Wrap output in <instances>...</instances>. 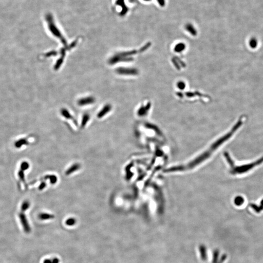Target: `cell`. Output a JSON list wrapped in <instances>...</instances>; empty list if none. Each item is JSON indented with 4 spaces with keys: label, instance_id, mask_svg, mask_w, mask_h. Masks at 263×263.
Returning <instances> with one entry per match:
<instances>
[{
    "label": "cell",
    "instance_id": "6da1fadb",
    "mask_svg": "<svg viewBox=\"0 0 263 263\" xmlns=\"http://www.w3.org/2000/svg\"><path fill=\"white\" fill-rule=\"evenodd\" d=\"M242 123V120H240L233 127L231 131L215 139L204 151L193 159H190L188 162L167 168L164 172L167 174L185 173L193 171L201 166L213 157L222 146L231 139Z\"/></svg>",
    "mask_w": 263,
    "mask_h": 263
},
{
    "label": "cell",
    "instance_id": "7a4b0ae2",
    "mask_svg": "<svg viewBox=\"0 0 263 263\" xmlns=\"http://www.w3.org/2000/svg\"><path fill=\"white\" fill-rule=\"evenodd\" d=\"M29 163L24 161L21 163L19 170L17 172V182L19 189L21 191H25L27 189V185L25 182V172L29 168Z\"/></svg>",
    "mask_w": 263,
    "mask_h": 263
},
{
    "label": "cell",
    "instance_id": "3957f363",
    "mask_svg": "<svg viewBox=\"0 0 263 263\" xmlns=\"http://www.w3.org/2000/svg\"><path fill=\"white\" fill-rule=\"evenodd\" d=\"M45 19L47 23L48 27L51 33L56 38L60 39L63 43L65 44V40L55 23L53 16L50 13H48L45 16Z\"/></svg>",
    "mask_w": 263,
    "mask_h": 263
},
{
    "label": "cell",
    "instance_id": "277c9868",
    "mask_svg": "<svg viewBox=\"0 0 263 263\" xmlns=\"http://www.w3.org/2000/svg\"><path fill=\"white\" fill-rule=\"evenodd\" d=\"M263 162V157H261L255 162L251 163L244 165H241L240 166H233L232 167V170L231 173L233 174H241L247 172L248 170H251L253 168L260 165Z\"/></svg>",
    "mask_w": 263,
    "mask_h": 263
},
{
    "label": "cell",
    "instance_id": "5b68a950",
    "mask_svg": "<svg viewBox=\"0 0 263 263\" xmlns=\"http://www.w3.org/2000/svg\"><path fill=\"white\" fill-rule=\"evenodd\" d=\"M35 141L34 137L32 136H29L28 137L21 138L18 139L14 143V146L17 149H20L22 147L28 146L34 142Z\"/></svg>",
    "mask_w": 263,
    "mask_h": 263
},
{
    "label": "cell",
    "instance_id": "8992f818",
    "mask_svg": "<svg viewBox=\"0 0 263 263\" xmlns=\"http://www.w3.org/2000/svg\"><path fill=\"white\" fill-rule=\"evenodd\" d=\"M25 212L21 211V212L19 213V218L21 223V224L23 227V230L27 233H29L31 232V228L27 220V218L24 214Z\"/></svg>",
    "mask_w": 263,
    "mask_h": 263
},
{
    "label": "cell",
    "instance_id": "52a82bcc",
    "mask_svg": "<svg viewBox=\"0 0 263 263\" xmlns=\"http://www.w3.org/2000/svg\"><path fill=\"white\" fill-rule=\"evenodd\" d=\"M116 72L122 75H135L137 74V70L122 67L116 70Z\"/></svg>",
    "mask_w": 263,
    "mask_h": 263
},
{
    "label": "cell",
    "instance_id": "ba28073f",
    "mask_svg": "<svg viewBox=\"0 0 263 263\" xmlns=\"http://www.w3.org/2000/svg\"><path fill=\"white\" fill-rule=\"evenodd\" d=\"M80 168H81V165L80 164L75 163L72 165L67 170H66L65 174L66 175H69L73 174V173L77 171Z\"/></svg>",
    "mask_w": 263,
    "mask_h": 263
},
{
    "label": "cell",
    "instance_id": "9c48e42d",
    "mask_svg": "<svg viewBox=\"0 0 263 263\" xmlns=\"http://www.w3.org/2000/svg\"><path fill=\"white\" fill-rule=\"evenodd\" d=\"M95 100L93 97H86L81 98L78 101V104L80 106H85L92 104Z\"/></svg>",
    "mask_w": 263,
    "mask_h": 263
},
{
    "label": "cell",
    "instance_id": "30bf717a",
    "mask_svg": "<svg viewBox=\"0 0 263 263\" xmlns=\"http://www.w3.org/2000/svg\"><path fill=\"white\" fill-rule=\"evenodd\" d=\"M111 109V106L110 105H106L103 107V108L101 110L100 112L97 115L98 118L100 119L104 116L107 113H108Z\"/></svg>",
    "mask_w": 263,
    "mask_h": 263
},
{
    "label": "cell",
    "instance_id": "8fae6325",
    "mask_svg": "<svg viewBox=\"0 0 263 263\" xmlns=\"http://www.w3.org/2000/svg\"><path fill=\"white\" fill-rule=\"evenodd\" d=\"M116 4L118 5H121L120 6H122V10L121 12V15H124L126 14V13L128 11V8L126 6L125 4H124V0H117L116 1Z\"/></svg>",
    "mask_w": 263,
    "mask_h": 263
},
{
    "label": "cell",
    "instance_id": "7c38bea8",
    "mask_svg": "<svg viewBox=\"0 0 263 263\" xmlns=\"http://www.w3.org/2000/svg\"><path fill=\"white\" fill-rule=\"evenodd\" d=\"M54 217L49 213H41L39 215V218L41 220H48L53 218Z\"/></svg>",
    "mask_w": 263,
    "mask_h": 263
},
{
    "label": "cell",
    "instance_id": "4fadbf2b",
    "mask_svg": "<svg viewBox=\"0 0 263 263\" xmlns=\"http://www.w3.org/2000/svg\"><path fill=\"white\" fill-rule=\"evenodd\" d=\"M30 206V202L28 200H24L21 206V211L25 212L29 208Z\"/></svg>",
    "mask_w": 263,
    "mask_h": 263
},
{
    "label": "cell",
    "instance_id": "5bb4252c",
    "mask_svg": "<svg viewBox=\"0 0 263 263\" xmlns=\"http://www.w3.org/2000/svg\"><path fill=\"white\" fill-rule=\"evenodd\" d=\"M186 29L193 35H196V34L197 32L195 29L194 28L193 25L190 23H188L186 25Z\"/></svg>",
    "mask_w": 263,
    "mask_h": 263
},
{
    "label": "cell",
    "instance_id": "9a60e30c",
    "mask_svg": "<svg viewBox=\"0 0 263 263\" xmlns=\"http://www.w3.org/2000/svg\"><path fill=\"white\" fill-rule=\"evenodd\" d=\"M90 119V116L88 114H85L82 117V120L81 121V128H83L85 127V125L88 122Z\"/></svg>",
    "mask_w": 263,
    "mask_h": 263
},
{
    "label": "cell",
    "instance_id": "2e32d148",
    "mask_svg": "<svg viewBox=\"0 0 263 263\" xmlns=\"http://www.w3.org/2000/svg\"><path fill=\"white\" fill-rule=\"evenodd\" d=\"M244 202V199L243 198V197H242L241 196H237L234 199V203L236 206H240L243 205Z\"/></svg>",
    "mask_w": 263,
    "mask_h": 263
},
{
    "label": "cell",
    "instance_id": "e0dca14e",
    "mask_svg": "<svg viewBox=\"0 0 263 263\" xmlns=\"http://www.w3.org/2000/svg\"><path fill=\"white\" fill-rule=\"evenodd\" d=\"M250 206L257 213H260L262 210H263V207H262L261 206H258L256 205L255 204H251Z\"/></svg>",
    "mask_w": 263,
    "mask_h": 263
},
{
    "label": "cell",
    "instance_id": "ac0fdd59",
    "mask_svg": "<svg viewBox=\"0 0 263 263\" xmlns=\"http://www.w3.org/2000/svg\"><path fill=\"white\" fill-rule=\"evenodd\" d=\"M249 44L250 47L252 48H254L257 47V45L258 44V42L257 41V40L255 38H253L250 40Z\"/></svg>",
    "mask_w": 263,
    "mask_h": 263
},
{
    "label": "cell",
    "instance_id": "d6986e66",
    "mask_svg": "<svg viewBox=\"0 0 263 263\" xmlns=\"http://www.w3.org/2000/svg\"><path fill=\"white\" fill-rule=\"evenodd\" d=\"M158 3H159V5H160L161 6L163 7L165 6V0H157Z\"/></svg>",
    "mask_w": 263,
    "mask_h": 263
},
{
    "label": "cell",
    "instance_id": "ffe728a7",
    "mask_svg": "<svg viewBox=\"0 0 263 263\" xmlns=\"http://www.w3.org/2000/svg\"><path fill=\"white\" fill-rule=\"evenodd\" d=\"M57 263V260H53V261H51V260H45L43 263Z\"/></svg>",
    "mask_w": 263,
    "mask_h": 263
},
{
    "label": "cell",
    "instance_id": "44dd1931",
    "mask_svg": "<svg viewBox=\"0 0 263 263\" xmlns=\"http://www.w3.org/2000/svg\"><path fill=\"white\" fill-rule=\"evenodd\" d=\"M183 44H181V45H178L176 47V50L180 51L181 50H183Z\"/></svg>",
    "mask_w": 263,
    "mask_h": 263
},
{
    "label": "cell",
    "instance_id": "7402d4cb",
    "mask_svg": "<svg viewBox=\"0 0 263 263\" xmlns=\"http://www.w3.org/2000/svg\"><path fill=\"white\" fill-rule=\"evenodd\" d=\"M260 206H261L262 207H263V199L261 202V205H260Z\"/></svg>",
    "mask_w": 263,
    "mask_h": 263
},
{
    "label": "cell",
    "instance_id": "603a6c76",
    "mask_svg": "<svg viewBox=\"0 0 263 263\" xmlns=\"http://www.w3.org/2000/svg\"><path fill=\"white\" fill-rule=\"evenodd\" d=\"M144 1H146V2H149V1H151V0H143Z\"/></svg>",
    "mask_w": 263,
    "mask_h": 263
}]
</instances>
